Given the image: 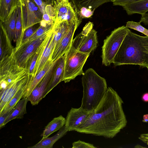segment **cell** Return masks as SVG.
<instances>
[{"label": "cell", "instance_id": "cell-1", "mask_svg": "<svg viewBox=\"0 0 148 148\" xmlns=\"http://www.w3.org/2000/svg\"><path fill=\"white\" fill-rule=\"evenodd\" d=\"M123 102L117 92L108 87L103 99L87 119L75 130L82 133L112 138L126 126Z\"/></svg>", "mask_w": 148, "mask_h": 148}, {"label": "cell", "instance_id": "cell-2", "mask_svg": "<svg viewBox=\"0 0 148 148\" xmlns=\"http://www.w3.org/2000/svg\"><path fill=\"white\" fill-rule=\"evenodd\" d=\"M112 63L115 66L134 64L143 67L148 66V36H140L130 30Z\"/></svg>", "mask_w": 148, "mask_h": 148}, {"label": "cell", "instance_id": "cell-3", "mask_svg": "<svg viewBox=\"0 0 148 148\" xmlns=\"http://www.w3.org/2000/svg\"><path fill=\"white\" fill-rule=\"evenodd\" d=\"M83 96L81 107L93 112L98 106L108 89L106 79L92 68L84 72L82 78Z\"/></svg>", "mask_w": 148, "mask_h": 148}, {"label": "cell", "instance_id": "cell-4", "mask_svg": "<svg viewBox=\"0 0 148 148\" xmlns=\"http://www.w3.org/2000/svg\"><path fill=\"white\" fill-rule=\"evenodd\" d=\"M130 29L123 25L115 29L103 41L102 47V63L110 65Z\"/></svg>", "mask_w": 148, "mask_h": 148}, {"label": "cell", "instance_id": "cell-5", "mask_svg": "<svg viewBox=\"0 0 148 148\" xmlns=\"http://www.w3.org/2000/svg\"><path fill=\"white\" fill-rule=\"evenodd\" d=\"M65 54L62 81L66 83L74 79L78 75L84 74L83 67L90 54L79 51L71 45Z\"/></svg>", "mask_w": 148, "mask_h": 148}, {"label": "cell", "instance_id": "cell-6", "mask_svg": "<svg viewBox=\"0 0 148 148\" xmlns=\"http://www.w3.org/2000/svg\"><path fill=\"white\" fill-rule=\"evenodd\" d=\"M93 27L92 23L88 22L73 39L71 45L78 51L90 54L96 48L98 44L97 32Z\"/></svg>", "mask_w": 148, "mask_h": 148}, {"label": "cell", "instance_id": "cell-7", "mask_svg": "<svg viewBox=\"0 0 148 148\" xmlns=\"http://www.w3.org/2000/svg\"><path fill=\"white\" fill-rule=\"evenodd\" d=\"M21 9L22 33L28 27L41 22L43 14L34 0H18Z\"/></svg>", "mask_w": 148, "mask_h": 148}, {"label": "cell", "instance_id": "cell-8", "mask_svg": "<svg viewBox=\"0 0 148 148\" xmlns=\"http://www.w3.org/2000/svg\"><path fill=\"white\" fill-rule=\"evenodd\" d=\"M52 30L34 39L27 41L21 45L16 50H14V55L19 66L26 69L29 58L41 45Z\"/></svg>", "mask_w": 148, "mask_h": 148}, {"label": "cell", "instance_id": "cell-9", "mask_svg": "<svg viewBox=\"0 0 148 148\" xmlns=\"http://www.w3.org/2000/svg\"><path fill=\"white\" fill-rule=\"evenodd\" d=\"M33 78L26 70L17 78L10 82L5 88L0 91V112L23 86Z\"/></svg>", "mask_w": 148, "mask_h": 148}, {"label": "cell", "instance_id": "cell-10", "mask_svg": "<svg viewBox=\"0 0 148 148\" xmlns=\"http://www.w3.org/2000/svg\"><path fill=\"white\" fill-rule=\"evenodd\" d=\"M53 6L57 14L55 23L67 21L81 23L82 19L79 17L71 0H55Z\"/></svg>", "mask_w": 148, "mask_h": 148}, {"label": "cell", "instance_id": "cell-11", "mask_svg": "<svg viewBox=\"0 0 148 148\" xmlns=\"http://www.w3.org/2000/svg\"><path fill=\"white\" fill-rule=\"evenodd\" d=\"M80 23H72L68 31L53 48L49 60L54 62L65 54L71 46L74 33Z\"/></svg>", "mask_w": 148, "mask_h": 148}, {"label": "cell", "instance_id": "cell-12", "mask_svg": "<svg viewBox=\"0 0 148 148\" xmlns=\"http://www.w3.org/2000/svg\"><path fill=\"white\" fill-rule=\"evenodd\" d=\"M92 112L85 110L81 107L71 108L65 119V127L68 131H75L87 119Z\"/></svg>", "mask_w": 148, "mask_h": 148}, {"label": "cell", "instance_id": "cell-13", "mask_svg": "<svg viewBox=\"0 0 148 148\" xmlns=\"http://www.w3.org/2000/svg\"><path fill=\"white\" fill-rule=\"evenodd\" d=\"M56 61L27 97L33 105H37L47 95L46 92Z\"/></svg>", "mask_w": 148, "mask_h": 148}, {"label": "cell", "instance_id": "cell-14", "mask_svg": "<svg viewBox=\"0 0 148 148\" xmlns=\"http://www.w3.org/2000/svg\"><path fill=\"white\" fill-rule=\"evenodd\" d=\"M65 58V54L56 60L47 89V95L60 82L62 81L64 75Z\"/></svg>", "mask_w": 148, "mask_h": 148}, {"label": "cell", "instance_id": "cell-15", "mask_svg": "<svg viewBox=\"0 0 148 148\" xmlns=\"http://www.w3.org/2000/svg\"><path fill=\"white\" fill-rule=\"evenodd\" d=\"M53 28L46 46L36 64L33 75L34 77L43 68L51 56L54 47L53 39L54 32Z\"/></svg>", "mask_w": 148, "mask_h": 148}, {"label": "cell", "instance_id": "cell-16", "mask_svg": "<svg viewBox=\"0 0 148 148\" xmlns=\"http://www.w3.org/2000/svg\"><path fill=\"white\" fill-rule=\"evenodd\" d=\"M0 30V59L1 60L7 55L11 54L14 48L9 39L6 29L1 21Z\"/></svg>", "mask_w": 148, "mask_h": 148}, {"label": "cell", "instance_id": "cell-17", "mask_svg": "<svg viewBox=\"0 0 148 148\" xmlns=\"http://www.w3.org/2000/svg\"><path fill=\"white\" fill-rule=\"evenodd\" d=\"M128 15L138 14L142 15L148 11V0H140L122 6Z\"/></svg>", "mask_w": 148, "mask_h": 148}, {"label": "cell", "instance_id": "cell-18", "mask_svg": "<svg viewBox=\"0 0 148 148\" xmlns=\"http://www.w3.org/2000/svg\"><path fill=\"white\" fill-rule=\"evenodd\" d=\"M68 130L65 125L60 129L54 136L47 137L41 140L34 146L29 147L30 148H52L54 144L59 139L66 134Z\"/></svg>", "mask_w": 148, "mask_h": 148}, {"label": "cell", "instance_id": "cell-19", "mask_svg": "<svg viewBox=\"0 0 148 148\" xmlns=\"http://www.w3.org/2000/svg\"><path fill=\"white\" fill-rule=\"evenodd\" d=\"M53 29L41 45L30 56L27 61L26 69L27 70L28 73L33 76L36 63L41 57L46 46Z\"/></svg>", "mask_w": 148, "mask_h": 148}, {"label": "cell", "instance_id": "cell-20", "mask_svg": "<svg viewBox=\"0 0 148 148\" xmlns=\"http://www.w3.org/2000/svg\"><path fill=\"white\" fill-rule=\"evenodd\" d=\"M66 119L62 115L54 118L45 128L41 135L42 139L48 137L53 132L64 126Z\"/></svg>", "mask_w": 148, "mask_h": 148}, {"label": "cell", "instance_id": "cell-21", "mask_svg": "<svg viewBox=\"0 0 148 148\" xmlns=\"http://www.w3.org/2000/svg\"><path fill=\"white\" fill-rule=\"evenodd\" d=\"M18 0H0V20L4 21L17 8Z\"/></svg>", "mask_w": 148, "mask_h": 148}, {"label": "cell", "instance_id": "cell-22", "mask_svg": "<svg viewBox=\"0 0 148 148\" xmlns=\"http://www.w3.org/2000/svg\"><path fill=\"white\" fill-rule=\"evenodd\" d=\"M28 101L27 98L25 97L23 98L18 102L12 112L4 122V126L14 119H21L23 118L24 115L27 113L26 106Z\"/></svg>", "mask_w": 148, "mask_h": 148}, {"label": "cell", "instance_id": "cell-23", "mask_svg": "<svg viewBox=\"0 0 148 148\" xmlns=\"http://www.w3.org/2000/svg\"><path fill=\"white\" fill-rule=\"evenodd\" d=\"M17 14V7L7 19L3 22L1 21L6 29L9 39L11 42L12 40H15Z\"/></svg>", "mask_w": 148, "mask_h": 148}, {"label": "cell", "instance_id": "cell-24", "mask_svg": "<svg viewBox=\"0 0 148 148\" xmlns=\"http://www.w3.org/2000/svg\"><path fill=\"white\" fill-rule=\"evenodd\" d=\"M55 62H52L49 60H48L43 68L34 77L30 84L26 90L23 98L27 97L29 95Z\"/></svg>", "mask_w": 148, "mask_h": 148}, {"label": "cell", "instance_id": "cell-25", "mask_svg": "<svg viewBox=\"0 0 148 148\" xmlns=\"http://www.w3.org/2000/svg\"><path fill=\"white\" fill-rule=\"evenodd\" d=\"M77 13L82 7L95 10L102 5L111 0H71Z\"/></svg>", "mask_w": 148, "mask_h": 148}, {"label": "cell", "instance_id": "cell-26", "mask_svg": "<svg viewBox=\"0 0 148 148\" xmlns=\"http://www.w3.org/2000/svg\"><path fill=\"white\" fill-rule=\"evenodd\" d=\"M31 80L24 84L17 92L13 97L9 101L3 110L0 112V114L12 110L16 106L18 102L23 98L27 88L29 86L32 80Z\"/></svg>", "mask_w": 148, "mask_h": 148}, {"label": "cell", "instance_id": "cell-27", "mask_svg": "<svg viewBox=\"0 0 148 148\" xmlns=\"http://www.w3.org/2000/svg\"><path fill=\"white\" fill-rule=\"evenodd\" d=\"M18 14L16 21L15 41L16 42L15 47L14 50H16L19 47L22 34V20L21 12L20 3L18 2Z\"/></svg>", "mask_w": 148, "mask_h": 148}, {"label": "cell", "instance_id": "cell-28", "mask_svg": "<svg viewBox=\"0 0 148 148\" xmlns=\"http://www.w3.org/2000/svg\"><path fill=\"white\" fill-rule=\"evenodd\" d=\"M56 15V12L54 7L51 5H47L45 7L42 21L49 24L54 25Z\"/></svg>", "mask_w": 148, "mask_h": 148}, {"label": "cell", "instance_id": "cell-29", "mask_svg": "<svg viewBox=\"0 0 148 148\" xmlns=\"http://www.w3.org/2000/svg\"><path fill=\"white\" fill-rule=\"evenodd\" d=\"M54 25L49 24L42 21L40 27L34 32L28 41L34 39L52 30L53 28Z\"/></svg>", "mask_w": 148, "mask_h": 148}, {"label": "cell", "instance_id": "cell-30", "mask_svg": "<svg viewBox=\"0 0 148 148\" xmlns=\"http://www.w3.org/2000/svg\"><path fill=\"white\" fill-rule=\"evenodd\" d=\"M40 23H38L31 26L25 29L22 33L19 47L28 41L34 32L40 27Z\"/></svg>", "mask_w": 148, "mask_h": 148}, {"label": "cell", "instance_id": "cell-31", "mask_svg": "<svg viewBox=\"0 0 148 148\" xmlns=\"http://www.w3.org/2000/svg\"><path fill=\"white\" fill-rule=\"evenodd\" d=\"M140 23V21L135 22L133 21H128L127 22L126 26L127 28L139 32L148 36V29L142 26Z\"/></svg>", "mask_w": 148, "mask_h": 148}, {"label": "cell", "instance_id": "cell-32", "mask_svg": "<svg viewBox=\"0 0 148 148\" xmlns=\"http://www.w3.org/2000/svg\"><path fill=\"white\" fill-rule=\"evenodd\" d=\"M95 10L82 7L77 13L79 17L83 19L90 17L93 15Z\"/></svg>", "mask_w": 148, "mask_h": 148}, {"label": "cell", "instance_id": "cell-33", "mask_svg": "<svg viewBox=\"0 0 148 148\" xmlns=\"http://www.w3.org/2000/svg\"><path fill=\"white\" fill-rule=\"evenodd\" d=\"M44 14L46 6L48 5L53 6L55 0H34Z\"/></svg>", "mask_w": 148, "mask_h": 148}, {"label": "cell", "instance_id": "cell-34", "mask_svg": "<svg viewBox=\"0 0 148 148\" xmlns=\"http://www.w3.org/2000/svg\"><path fill=\"white\" fill-rule=\"evenodd\" d=\"M96 147L91 144L84 141L79 140L72 143V148H96Z\"/></svg>", "mask_w": 148, "mask_h": 148}, {"label": "cell", "instance_id": "cell-35", "mask_svg": "<svg viewBox=\"0 0 148 148\" xmlns=\"http://www.w3.org/2000/svg\"><path fill=\"white\" fill-rule=\"evenodd\" d=\"M140 0H111L114 5L121 6L122 7L128 3L134 2Z\"/></svg>", "mask_w": 148, "mask_h": 148}, {"label": "cell", "instance_id": "cell-36", "mask_svg": "<svg viewBox=\"0 0 148 148\" xmlns=\"http://www.w3.org/2000/svg\"><path fill=\"white\" fill-rule=\"evenodd\" d=\"M14 108L11 110H9L4 113L0 114V128L1 129L4 126V122L12 112Z\"/></svg>", "mask_w": 148, "mask_h": 148}, {"label": "cell", "instance_id": "cell-37", "mask_svg": "<svg viewBox=\"0 0 148 148\" xmlns=\"http://www.w3.org/2000/svg\"><path fill=\"white\" fill-rule=\"evenodd\" d=\"M138 138L142 142L148 145V133L141 134Z\"/></svg>", "mask_w": 148, "mask_h": 148}, {"label": "cell", "instance_id": "cell-38", "mask_svg": "<svg viewBox=\"0 0 148 148\" xmlns=\"http://www.w3.org/2000/svg\"><path fill=\"white\" fill-rule=\"evenodd\" d=\"M140 21L145 25H148V14L146 13L141 15Z\"/></svg>", "mask_w": 148, "mask_h": 148}, {"label": "cell", "instance_id": "cell-39", "mask_svg": "<svg viewBox=\"0 0 148 148\" xmlns=\"http://www.w3.org/2000/svg\"><path fill=\"white\" fill-rule=\"evenodd\" d=\"M141 99L144 102H148V92L143 94L142 96Z\"/></svg>", "mask_w": 148, "mask_h": 148}, {"label": "cell", "instance_id": "cell-40", "mask_svg": "<svg viewBox=\"0 0 148 148\" xmlns=\"http://www.w3.org/2000/svg\"><path fill=\"white\" fill-rule=\"evenodd\" d=\"M142 121L144 123H148V114H145L143 115Z\"/></svg>", "mask_w": 148, "mask_h": 148}, {"label": "cell", "instance_id": "cell-41", "mask_svg": "<svg viewBox=\"0 0 148 148\" xmlns=\"http://www.w3.org/2000/svg\"><path fill=\"white\" fill-rule=\"evenodd\" d=\"M134 147L135 148H141V147H144L141 146L139 145H136Z\"/></svg>", "mask_w": 148, "mask_h": 148}, {"label": "cell", "instance_id": "cell-42", "mask_svg": "<svg viewBox=\"0 0 148 148\" xmlns=\"http://www.w3.org/2000/svg\"><path fill=\"white\" fill-rule=\"evenodd\" d=\"M148 70V66H147V67H146Z\"/></svg>", "mask_w": 148, "mask_h": 148}]
</instances>
